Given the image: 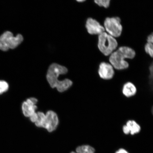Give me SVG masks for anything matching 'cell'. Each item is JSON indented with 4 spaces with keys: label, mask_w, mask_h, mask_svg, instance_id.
<instances>
[{
    "label": "cell",
    "mask_w": 153,
    "mask_h": 153,
    "mask_svg": "<svg viewBox=\"0 0 153 153\" xmlns=\"http://www.w3.org/2000/svg\"><path fill=\"white\" fill-rule=\"evenodd\" d=\"M149 69L150 72L149 76V83L151 87L153 88V62L151 63Z\"/></svg>",
    "instance_id": "16"
},
{
    "label": "cell",
    "mask_w": 153,
    "mask_h": 153,
    "mask_svg": "<svg viewBox=\"0 0 153 153\" xmlns=\"http://www.w3.org/2000/svg\"><path fill=\"white\" fill-rule=\"evenodd\" d=\"M121 20L119 17H108L104 22V28L108 34L114 37H118L121 35L123 27Z\"/></svg>",
    "instance_id": "6"
},
{
    "label": "cell",
    "mask_w": 153,
    "mask_h": 153,
    "mask_svg": "<svg viewBox=\"0 0 153 153\" xmlns=\"http://www.w3.org/2000/svg\"><path fill=\"white\" fill-rule=\"evenodd\" d=\"M9 85L7 82L0 80V95L3 94L8 91Z\"/></svg>",
    "instance_id": "13"
},
{
    "label": "cell",
    "mask_w": 153,
    "mask_h": 153,
    "mask_svg": "<svg viewBox=\"0 0 153 153\" xmlns=\"http://www.w3.org/2000/svg\"><path fill=\"white\" fill-rule=\"evenodd\" d=\"M23 40V37L20 34L15 37L11 32H5L0 36V50L7 51L10 49H15L22 42Z\"/></svg>",
    "instance_id": "5"
},
{
    "label": "cell",
    "mask_w": 153,
    "mask_h": 153,
    "mask_svg": "<svg viewBox=\"0 0 153 153\" xmlns=\"http://www.w3.org/2000/svg\"><path fill=\"white\" fill-rule=\"evenodd\" d=\"M37 102V99L32 97L23 103L22 109L23 114L25 116L30 118L36 113V110L37 108L36 104Z\"/></svg>",
    "instance_id": "7"
},
{
    "label": "cell",
    "mask_w": 153,
    "mask_h": 153,
    "mask_svg": "<svg viewBox=\"0 0 153 153\" xmlns=\"http://www.w3.org/2000/svg\"><path fill=\"white\" fill-rule=\"evenodd\" d=\"M115 153H129L127 151L123 149H120L116 152Z\"/></svg>",
    "instance_id": "18"
},
{
    "label": "cell",
    "mask_w": 153,
    "mask_h": 153,
    "mask_svg": "<svg viewBox=\"0 0 153 153\" xmlns=\"http://www.w3.org/2000/svg\"><path fill=\"white\" fill-rule=\"evenodd\" d=\"M85 1H83V0H82V1H77L80 2H83Z\"/></svg>",
    "instance_id": "19"
},
{
    "label": "cell",
    "mask_w": 153,
    "mask_h": 153,
    "mask_svg": "<svg viewBox=\"0 0 153 153\" xmlns=\"http://www.w3.org/2000/svg\"><path fill=\"white\" fill-rule=\"evenodd\" d=\"M141 128L139 124L133 120H128L125 125L123 126L122 131L124 134L128 135L131 134L134 135L140 131Z\"/></svg>",
    "instance_id": "10"
},
{
    "label": "cell",
    "mask_w": 153,
    "mask_h": 153,
    "mask_svg": "<svg viewBox=\"0 0 153 153\" xmlns=\"http://www.w3.org/2000/svg\"><path fill=\"white\" fill-rule=\"evenodd\" d=\"M118 42L115 38L104 32L99 35L98 48L105 56L110 55L118 47Z\"/></svg>",
    "instance_id": "4"
},
{
    "label": "cell",
    "mask_w": 153,
    "mask_h": 153,
    "mask_svg": "<svg viewBox=\"0 0 153 153\" xmlns=\"http://www.w3.org/2000/svg\"><path fill=\"white\" fill-rule=\"evenodd\" d=\"M68 72V69L65 67L56 63L51 65L47 74V79L51 87L56 88L59 91L63 92L71 87L72 82L70 80L65 79L60 81L58 79L61 74H65Z\"/></svg>",
    "instance_id": "1"
},
{
    "label": "cell",
    "mask_w": 153,
    "mask_h": 153,
    "mask_svg": "<svg viewBox=\"0 0 153 153\" xmlns=\"http://www.w3.org/2000/svg\"><path fill=\"white\" fill-rule=\"evenodd\" d=\"M147 41L148 42L152 43L153 45V32L151 33L147 37Z\"/></svg>",
    "instance_id": "17"
},
{
    "label": "cell",
    "mask_w": 153,
    "mask_h": 153,
    "mask_svg": "<svg viewBox=\"0 0 153 153\" xmlns=\"http://www.w3.org/2000/svg\"><path fill=\"white\" fill-rule=\"evenodd\" d=\"M110 0H96L94 1L95 3L99 6L106 8L110 6Z\"/></svg>",
    "instance_id": "15"
},
{
    "label": "cell",
    "mask_w": 153,
    "mask_h": 153,
    "mask_svg": "<svg viewBox=\"0 0 153 153\" xmlns=\"http://www.w3.org/2000/svg\"><path fill=\"white\" fill-rule=\"evenodd\" d=\"M99 76L104 80H110L113 78L114 71L111 65L106 62H101L98 70Z\"/></svg>",
    "instance_id": "9"
},
{
    "label": "cell",
    "mask_w": 153,
    "mask_h": 153,
    "mask_svg": "<svg viewBox=\"0 0 153 153\" xmlns=\"http://www.w3.org/2000/svg\"><path fill=\"white\" fill-rule=\"evenodd\" d=\"M135 55V51L131 48L122 46L110 55L109 61L111 64L116 69L125 70L129 66L128 63L125 59H133Z\"/></svg>",
    "instance_id": "2"
},
{
    "label": "cell",
    "mask_w": 153,
    "mask_h": 153,
    "mask_svg": "<svg viewBox=\"0 0 153 153\" xmlns=\"http://www.w3.org/2000/svg\"><path fill=\"white\" fill-rule=\"evenodd\" d=\"M122 91L124 96L130 97L136 94L137 92V88L133 83L131 82H127L124 84Z\"/></svg>",
    "instance_id": "11"
},
{
    "label": "cell",
    "mask_w": 153,
    "mask_h": 153,
    "mask_svg": "<svg viewBox=\"0 0 153 153\" xmlns=\"http://www.w3.org/2000/svg\"><path fill=\"white\" fill-rule=\"evenodd\" d=\"M85 27L88 33L92 35H99L105 32L104 27L101 25L97 20L91 18L87 19Z\"/></svg>",
    "instance_id": "8"
},
{
    "label": "cell",
    "mask_w": 153,
    "mask_h": 153,
    "mask_svg": "<svg viewBox=\"0 0 153 153\" xmlns=\"http://www.w3.org/2000/svg\"><path fill=\"white\" fill-rule=\"evenodd\" d=\"M38 117L35 124L38 127L45 128L49 132L56 129L59 120L57 114L52 111H48L45 115L43 112L37 113Z\"/></svg>",
    "instance_id": "3"
},
{
    "label": "cell",
    "mask_w": 153,
    "mask_h": 153,
    "mask_svg": "<svg viewBox=\"0 0 153 153\" xmlns=\"http://www.w3.org/2000/svg\"><path fill=\"white\" fill-rule=\"evenodd\" d=\"M145 50L147 54L153 58V45L152 43L147 42L145 45Z\"/></svg>",
    "instance_id": "14"
},
{
    "label": "cell",
    "mask_w": 153,
    "mask_h": 153,
    "mask_svg": "<svg viewBox=\"0 0 153 153\" xmlns=\"http://www.w3.org/2000/svg\"><path fill=\"white\" fill-rule=\"evenodd\" d=\"M95 149L89 145H83L78 146L76 149L77 153H95Z\"/></svg>",
    "instance_id": "12"
}]
</instances>
